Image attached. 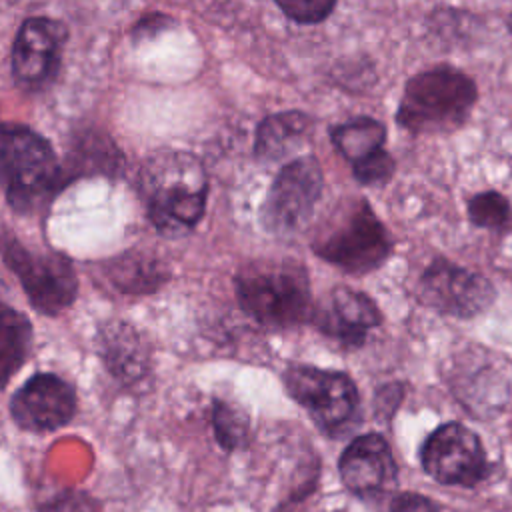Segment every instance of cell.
Returning a JSON list of instances; mask_svg holds the SVG:
<instances>
[{"label": "cell", "instance_id": "cell-1", "mask_svg": "<svg viewBox=\"0 0 512 512\" xmlns=\"http://www.w3.org/2000/svg\"><path fill=\"white\" fill-rule=\"evenodd\" d=\"M140 190L150 222L162 234L176 236L200 222L206 208L208 180L196 156L164 150L144 164Z\"/></svg>", "mask_w": 512, "mask_h": 512}, {"label": "cell", "instance_id": "cell-2", "mask_svg": "<svg viewBox=\"0 0 512 512\" xmlns=\"http://www.w3.org/2000/svg\"><path fill=\"white\" fill-rule=\"evenodd\" d=\"M476 100L478 90L468 74L436 66L406 82L396 120L412 134L452 132L468 120Z\"/></svg>", "mask_w": 512, "mask_h": 512}, {"label": "cell", "instance_id": "cell-3", "mask_svg": "<svg viewBox=\"0 0 512 512\" xmlns=\"http://www.w3.org/2000/svg\"><path fill=\"white\" fill-rule=\"evenodd\" d=\"M242 310L264 326L290 328L314 318L306 270L294 262H254L234 280Z\"/></svg>", "mask_w": 512, "mask_h": 512}, {"label": "cell", "instance_id": "cell-4", "mask_svg": "<svg viewBox=\"0 0 512 512\" xmlns=\"http://www.w3.org/2000/svg\"><path fill=\"white\" fill-rule=\"evenodd\" d=\"M314 252L344 272L366 274L388 258L390 238L370 204L354 198L326 220L314 240Z\"/></svg>", "mask_w": 512, "mask_h": 512}, {"label": "cell", "instance_id": "cell-5", "mask_svg": "<svg viewBox=\"0 0 512 512\" xmlns=\"http://www.w3.org/2000/svg\"><path fill=\"white\" fill-rule=\"evenodd\" d=\"M2 182L8 204L18 212H34L60 184L52 146L28 126L2 128Z\"/></svg>", "mask_w": 512, "mask_h": 512}, {"label": "cell", "instance_id": "cell-6", "mask_svg": "<svg viewBox=\"0 0 512 512\" xmlns=\"http://www.w3.org/2000/svg\"><path fill=\"white\" fill-rule=\"evenodd\" d=\"M284 386L290 398L328 434L350 426L358 412V388L344 372L310 364H290L284 370Z\"/></svg>", "mask_w": 512, "mask_h": 512}, {"label": "cell", "instance_id": "cell-7", "mask_svg": "<svg viewBox=\"0 0 512 512\" xmlns=\"http://www.w3.org/2000/svg\"><path fill=\"white\" fill-rule=\"evenodd\" d=\"M4 262L20 280L30 304L48 316L66 310L78 292L70 260L54 252H30L18 240L4 238Z\"/></svg>", "mask_w": 512, "mask_h": 512}, {"label": "cell", "instance_id": "cell-8", "mask_svg": "<svg viewBox=\"0 0 512 512\" xmlns=\"http://www.w3.org/2000/svg\"><path fill=\"white\" fill-rule=\"evenodd\" d=\"M420 462L428 476L448 486H476L488 474L480 438L458 422L438 426L422 444Z\"/></svg>", "mask_w": 512, "mask_h": 512}, {"label": "cell", "instance_id": "cell-9", "mask_svg": "<svg viewBox=\"0 0 512 512\" xmlns=\"http://www.w3.org/2000/svg\"><path fill=\"white\" fill-rule=\"evenodd\" d=\"M322 194V168L316 158L300 156L286 164L270 186L262 222L274 234H290L312 216Z\"/></svg>", "mask_w": 512, "mask_h": 512}, {"label": "cell", "instance_id": "cell-10", "mask_svg": "<svg viewBox=\"0 0 512 512\" xmlns=\"http://www.w3.org/2000/svg\"><path fill=\"white\" fill-rule=\"evenodd\" d=\"M418 298L442 314L472 318L494 302L496 290L486 276L440 258L420 276Z\"/></svg>", "mask_w": 512, "mask_h": 512}, {"label": "cell", "instance_id": "cell-11", "mask_svg": "<svg viewBox=\"0 0 512 512\" xmlns=\"http://www.w3.org/2000/svg\"><path fill=\"white\" fill-rule=\"evenodd\" d=\"M10 414L22 430L54 432L66 426L76 414V392L56 374H34L14 392Z\"/></svg>", "mask_w": 512, "mask_h": 512}, {"label": "cell", "instance_id": "cell-12", "mask_svg": "<svg viewBox=\"0 0 512 512\" xmlns=\"http://www.w3.org/2000/svg\"><path fill=\"white\" fill-rule=\"evenodd\" d=\"M66 28L50 18H28L20 26L12 46L14 80L26 88H38L52 80L60 66Z\"/></svg>", "mask_w": 512, "mask_h": 512}, {"label": "cell", "instance_id": "cell-13", "mask_svg": "<svg viewBox=\"0 0 512 512\" xmlns=\"http://www.w3.org/2000/svg\"><path fill=\"white\" fill-rule=\"evenodd\" d=\"M344 486L360 496L372 498L396 482V462L390 444L380 434H362L342 452L338 462Z\"/></svg>", "mask_w": 512, "mask_h": 512}, {"label": "cell", "instance_id": "cell-14", "mask_svg": "<svg viewBox=\"0 0 512 512\" xmlns=\"http://www.w3.org/2000/svg\"><path fill=\"white\" fill-rule=\"evenodd\" d=\"M312 320L328 336L356 348L366 342L368 332L382 322V316L372 298L358 290L340 286L332 290L328 306L314 312Z\"/></svg>", "mask_w": 512, "mask_h": 512}, {"label": "cell", "instance_id": "cell-15", "mask_svg": "<svg viewBox=\"0 0 512 512\" xmlns=\"http://www.w3.org/2000/svg\"><path fill=\"white\" fill-rule=\"evenodd\" d=\"M100 356L108 372L122 384L142 380L150 368V354L140 334L124 322H110L98 334Z\"/></svg>", "mask_w": 512, "mask_h": 512}, {"label": "cell", "instance_id": "cell-16", "mask_svg": "<svg viewBox=\"0 0 512 512\" xmlns=\"http://www.w3.org/2000/svg\"><path fill=\"white\" fill-rule=\"evenodd\" d=\"M310 132V120L302 112H280L264 118L256 130L254 152L260 160H278L298 148Z\"/></svg>", "mask_w": 512, "mask_h": 512}, {"label": "cell", "instance_id": "cell-17", "mask_svg": "<svg viewBox=\"0 0 512 512\" xmlns=\"http://www.w3.org/2000/svg\"><path fill=\"white\" fill-rule=\"evenodd\" d=\"M30 346L32 326L28 318L22 312L4 304L0 314V370L4 386L10 382L12 374H16L26 362Z\"/></svg>", "mask_w": 512, "mask_h": 512}, {"label": "cell", "instance_id": "cell-18", "mask_svg": "<svg viewBox=\"0 0 512 512\" xmlns=\"http://www.w3.org/2000/svg\"><path fill=\"white\" fill-rule=\"evenodd\" d=\"M332 142L352 164L384 148L386 128L374 118H354L332 130Z\"/></svg>", "mask_w": 512, "mask_h": 512}, {"label": "cell", "instance_id": "cell-19", "mask_svg": "<svg viewBox=\"0 0 512 512\" xmlns=\"http://www.w3.org/2000/svg\"><path fill=\"white\" fill-rule=\"evenodd\" d=\"M110 282L126 294H146L156 290L166 274L162 266L156 260H150L148 256H136V254H124L110 262L108 266Z\"/></svg>", "mask_w": 512, "mask_h": 512}, {"label": "cell", "instance_id": "cell-20", "mask_svg": "<svg viewBox=\"0 0 512 512\" xmlns=\"http://www.w3.org/2000/svg\"><path fill=\"white\" fill-rule=\"evenodd\" d=\"M212 428L220 448L226 452H234L242 448L248 440V434H250L248 412L240 404L228 398H214Z\"/></svg>", "mask_w": 512, "mask_h": 512}, {"label": "cell", "instance_id": "cell-21", "mask_svg": "<svg viewBox=\"0 0 512 512\" xmlns=\"http://www.w3.org/2000/svg\"><path fill=\"white\" fill-rule=\"evenodd\" d=\"M468 218L478 228L504 230L512 222V208L506 196L486 190L468 200Z\"/></svg>", "mask_w": 512, "mask_h": 512}, {"label": "cell", "instance_id": "cell-22", "mask_svg": "<svg viewBox=\"0 0 512 512\" xmlns=\"http://www.w3.org/2000/svg\"><path fill=\"white\" fill-rule=\"evenodd\" d=\"M276 4L288 18L302 24H316L332 12L336 0H276Z\"/></svg>", "mask_w": 512, "mask_h": 512}, {"label": "cell", "instance_id": "cell-23", "mask_svg": "<svg viewBox=\"0 0 512 512\" xmlns=\"http://www.w3.org/2000/svg\"><path fill=\"white\" fill-rule=\"evenodd\" d=\"M352 170H354L356 180H360L362 184H382L392 176L394 160L386 152V148H382V150L374 152L372 156L352 164Z\"/></svg>", "mask_w": 512, "mask_h": 512}, {"label": "cell", "instance_id": "cell-24", "mask_svg": "<svg viewBox=\"0 0 512 512\" xmlns=\"http://www.w3.org/2000/svg\"><path fill=\"white\" fill-rule=\"evenodd\" d=\"M390 512H438V508L432 500H428L422 494L402 492L392 500Z\"/></svg>", "mask_w": 512, "mask_h": 512}, {"label": "cell", "instance_id": "cell-25", "mask_svg": "<svg viewBox=\"0 0 512 512\" xmlns=\"http://www.w3.org/2000/svg\"><path fill=\"white\" fill-rule=\"evenodd\" d=\"M508 30H510V34H512V12H510V16H508Z\"/></svg>", "mask_w": 512, "mask_h": 512}]
</instances>
